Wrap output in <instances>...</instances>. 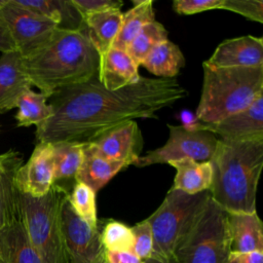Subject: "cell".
Listing matches in <instances>:
<instances>
[{
    "instance_id": "1",
    "label": "cell",
    "mask_w": 263,
    "mask_h": 263,
    "mask_svg": "<svg viewBox=\"0 0 263 263\" xmlns=\"http://www.w3.org/2000/svg\"><path fill=\"white\" fill-rule=\"evenodd\" d=\"M187 90L171 78H147L117 90H108L91 79L55 90L49 98L51 116L36 127L43 143L87 144L108 130L138 118H156V113L184 99Z\"/></svg>"
},
{
    "instance_id": "2",
    "label": "cell",
    "mask_w": 263,
    "mask_h": 263,
    "mask_svg": "<svg viewBox=\"0 0 263 263\" xmlns=\"http://www.w3.org/2000/svg\"><path fill=\"white\" fill-rule=\"evenodd\" d=\"M100 55L86 29H58L51 39L24 58L32 85L49 97L58 89L82 83L98 74Z\"/></svg>"
},
{
    "instance_id": "3",
    "label": "cell",
    "mask_w": 263,
    "mask_h": 263,
    "mask_svg": "<svg viewBox=\"0 0 263 263\" xmlns=\"http://www.w3.org/2000/svg\"><path fill=\"white\" fill-rule=\"evenodd\" d=\"M211 197L226 213H254L257 186L263 166V138L218 140L209 159Z\"/></svg>"
},
{
    "instance_id": "4",
    "label": "cell",
    "mask_w": 263,
    "mask_h": 263,
    "mask_svg": "<svg viewBox=\"0 0 263 263\" xmlns=\"http://www.w3.org/2000/svg\"><path fill=\"white\" fill-rule=\"evenodd\" d=\"M202 67L201 96L194 115L202 124H214L242 111L263 95V66Z\"/></svg>"
},
{
    "instance_id": "5",
    "label": "cell",
    "mask_w": 263,
    "mask_h": 263,
    "mask_svg": "<svg viewBox=\"0 0 263 263\" xmlns=\"http://www.w3.org/2000/svg\"><path fill=\"white\" fill-rule=\"evenodd\" d=\"M67 193L58 183L40 197L18 192L22 220L42 263H69L61 226V203Z\"/></svg>"
},
{
    "instance_id": "6",
    "label": "cell",
    "mask_w": 263,
    "mask_h": 263,
    "mask_svg": "<svg viewBox=\"0 0 263 263\" xmlns=\"http://www.w3.org/2000/svg\"><path fill=\"white\" fill-rule=\"evenodd\" d=\"M211 199L210 190L188 194L171 188L161 204L147 218L153 236L150 258L170 260Z\"/></svg>"
},
{
    "instance_id": "7",
    "label": "cell",
    "mask_w": 263,
    "mask_h": 263,
    "mask_svg": "<svg viewBox=\"0 0 263 263\" xmlns=\"http://www.w3.org/2000/svg\"><path fill=\"white\" fill-rule=\"evenodd\" d=\"M231 251L227 213L210 199L174 253L177 263H224Z\"/></svg>"
},
{
    "instance_id": "8",
    "label": "cell",
    "mask_w": 263,
    "mask_h": 263,
    "mask_svg": "<svg viewBox=\"0 0 263 263\" xmlns=\"http://www.w3.org/2000/svg\"><path fill=\"white\" fill-rule=\"evenodd\" d=\"M170 136L166 143L154 150L139 156L134 162L137 167L152 164L170 163L184 158L195 161H208L215 151L219 139L208 132L187 128L184 125L167 124Z\"/></svg>"
},
{
    "instance_id": "9",
    "label": "cell",
    "mask_w": 263,
    "mask_h": 263,
    "mask_svg": "<svg viewBox=\"0 0 263 263\" xmlns=\"http://www.w3.org/2000/svg\"><path fill=\"white\" fill-rule=\"evenodd\" d=\"M68 194L61 203V226L69 263H103L105 248L100 227H91L75 213Z\"/></svg>"
},
{
    "instance_id": "10",
    "label": "cell",
    "mask_w": 263,
    "mask_h": 263,
    "mask_svg": "<svg viewBox=\"0 0 263 263\" xmlns=\"http://www.w3.org/2000/svg\"><path fill=\"white\" fill-rule=\"evenodd\" d=\"M0 17L5 22L23 58L47 43L59 29L51 21L24 8L14 0H8L0 9Z\"/></svg>"
},
{
    "instance_id": "11",
    "label": "cell",
    "mask_w": 263,
    "mask_h": 263,
    "mask_svg": "<svg viewBox=\"0 0 263 263\" xmlns=\"http://www.w3.org/2000/svg\"><path fill=\"white\" fill-rule=\"evenodd\" d=\"M86 146L92 153L104 159L130 165L140 156L143 138L138 123L129 120L108 130Z\"/></svg>"
},
{
    "instance_id": "12",
    "label": "cell",
    "mask_w": 263,
    "mask_h": 263,
    "mask_svg": "<svg viewBox=\"0 0 263 263\" xmlns=\"http://www.w3.org/2000/svg\"><path fill=\"white\" fill-rule=\"evenodd\" d=\"M53 184V146L50 143L38 142L29 160L17 170L15 186L18 192L40 197L45 195Z\"/></svg>"
},
{
    "instance_id": "13",
    "label": "cell",
    "mask_w": 263,
    "mask_h": 263,
    "mask_svg": "<svg viewBox=\"0 0 263 263\" xmlns=\"http://www.w3.org/2000/svg\"><path fill=\"white\" fill-rule=\"evenodd\" d=\"M196 129L218 135L223 141H246L263 138V95L247 109L214 124L199 123Z\"/></svg>"
},
{
    "instance_id": "14",
    "label": "cell",
    "mask_w": 263,
    "mask_h": 263,
    "mask_svg": "<svg viewBox=\"0 0 263 263\" xmlns=\"http://www.w3.org/2000/svg\"><path fill=\"white\" fill-rule=\"evenodd\" d=\"M203 66L211 68L263 66V40L252 35L224 40L203 62Z\"/></svg>"
},
{
    "instance_id": "15",
    "label": "cell",
    "mask_w": 263,
    "mask_h": 263,
    "mask_svg": "<svg viewBox=\"0 0 263 263\" xmlns=\"http://www.w3.org/2000/svg\"><path fill=\"white\" fill-rule=\"evenodd\" d=\"M31 86L23 55L17 50L3 52L0 57V114L16 108L18 98Z\"/></svg>"
},
{
    "instance_id": "16",
    "label": "cell",
    "mask_w": 263,
    "mask_h": 263,
    "mask_svg": "<svg viewBox=\"0 0 263 263\" xmlns=\"http://www.w3.org/2000/svg\"><path fill=\"white\" fill-rule=\"evenodd\" d=\"M139 64L126 50L111 47L100 57L98 79L108 90H117L136 83L141 78Z\"/></svg>"
},
{
    "instance_id": "17",
    "label": "cell",
    "mask_w": 263,
    "mask_h": 263,
    "mask_svg": "<svg viewBox=\"0 0 263 263\" xmlns=\"http://www.w3.org/2000/svg\"><path fill=\"white\" fill-rule=\"evenodd\" d=\"M231 251L263 252L262 222L254 213H227Z\"/></svg>"
},
{
    "instance_id": "18",
    "label": "cell",
    "mask_w": 263,
    "mask_h": 263,
    "mask_svg": "<svg viewBox=\"0 0 263 263\" xmlns=\"http://www.w3.org/2000/svg\"><path fill=\"white\" fill-rule=\"evenodd\" d=\"M0 263H42L21 219L0 229Z\"/></svg>"
},
{
    "instance_id": "19",
    "label": "cell",
    "mask_w": 263,
    "mask_h": 263,
    "mask_svg": "<svg viewBox=\"0 0 263 263\" xmlns=\"http://www.w3.org/2000/svg\"><path fill=\"white\" fill-rule=\"evenodd\" d=\"M18 5L54 23L63 30L85 28L83 18L71 0H14Z\"/></svg>"
},
{
    "instance_id": "20",
    "label": "cell",
    "mask_w": 263,
    "mask_h": 263,
    "mask_svg": "<svg viewBox=\"0 0 263 263\" xmlns=\"http://www.w3.org/2000/svg\"><path fill=\"white\" fill-rule=\"evenodd\" d=\"M128 166L126 163L104 159L92 153L84 145L83 160L75 176L76 182L88 186L95 193L102 189L122 168Z\"/></svg>"
},
{
    "instance_id": "21",
    "label": "cell",
    "mask_w": 263,
    "mask_h": 263,
    "mask_svg": "<svg viewBox=\"0 0 263 263\" xmlns=\"http://www.w3.org/2000/svg\"><path fill=\"white\" fill-rule=\"evenodd\" d=\"M176 168L173 189L188 194H196L210 190L212 184V166L210 161H195L184 158L168 163Z\"/></svg>"
},
{
    "instance_id": "22",
    "label": "cell",
    "mask_w": 263,
    "mask_h": 263,
    "mask_svg": "<svg viewBox=\"0 0 263 263\" xmlns=\"http://www.w3.org/2000/svg\"><path fill=\"white\" fill-rule=\"evenodd\" d=\"M122 14L120 10H110L90 14L83 20L87 35L100 57L113 46L121 27Z\"/></svg>"
},
{
    "instance_id": "23",
    "label": "cell",
    "mask_w": 263,
    "mask_h": 263,
    "mask_svg": "<svg viewBox=\"0 0 263 263\" xmlns=\"http://www.w3.org/2000/svg\"><path fill=\"white\" fill-rule=\"evenodd\" d=\"M185 65L184 55L177 44L168 39L157 45L141 63L146 70L159 78H175Z\"/></svg>"
},
{
    "instance_id": "24",
    "label": "cell",
    "mask_w": 263,
    "mask_h": 263,
    "mask_svg": "<svg viewBox=\"0 0 263 263\" xmlns=\"http://www.w3.org/2000/svg\"><path fill=\"white\" fill-rule=\"evenodd\" d=\"M134 6L122 14V22L119 33L112 47L126 50L129 43L148 23L155 21L153 1H133Z\"/></svg>"
},
{
    "instance_id": "25",
    "label": "cell",
    "mask_w": 263,
    "mask_h": 263,
    "mask_svg": "<svg viewBox=\"0 0 263 263\" xmlns=\"http://www.w3.org/2000/svg\"><path fill=\"white\" fill-rule=\"evenodd\" d=\"M50 97L44 92H36L32 89L26 90L17 100V112L14 116L16 126H39L52 114V109L47 100Z\"/></svg>"
},
{
    "instance_id": "26",
    "label": "cell",
    "mask_w": 263,
    "mask_h": 263,
    "mask_svg": "<svg viewBox=\"0 0 263 263\" xmlns=\"http://www.w3.org/2000/svg\"><path fill=\"white\" fill-rule=\"evenodd\" d=\"M82 143L59 142L52 144L54 159V183L75 178L83 160Z\"/></svg>"
},
{
    "instance_id": "27",
    "label": "cell",
    "mask_w": 263,
    "mask_h": 263,
    "mask_svg": "<svg viewBox=\"0 0 263 263\" xmlns=\"http://www.w3.org/2000/svg\"><path fill=\"white\" fill-rule=\"evenodd\" d=\"M167 40V31L156 20L146 24L126 48L128 54L139 64L160 43Z\"/></svg>"
},
{
    "instance_id": "28",
    "label": "cell",
    "mask_w": 263,
    "mask_h": 263,
    "mask_svg": "<svg viewBox=\"0 0 263 263\" xmlns=\"http://www.w3.org/2000/svg\"><path fill=\"white\" fill-rule=\"evenodd\" d=\"M18 168L0 175V229L21 219L18 191L15 186Z\"/></svg>"
},
{
    "instance_id": "29",
    "label": "cell",
    "mask_w": 263,
    "mask_h": 263,
    "mask_svg": "<svg viewBox=\"0 0 263 263\" xmlns=\"http://www.w3.org/2000/svg\"><path fill=\"white\" fill-rule=\"evenodd\" d=\"M69 201L75 213L93 228L99 227L96 205V193L85 184L76 182L71 193L68 194Z\"/></svg>"
},
{
    "instance_id": "30",
    "label": "cell",
    "mask_w": 263,
    "mask_h": 263,
    "mask_svg": "<svg viewBox=\"0 0 263 263\" xmlns=\"http://www.w3.org/2000/svg\"><path fill=\"white\" fill-rule=\"evenodd\" d=\"M102 243L106 251H130L134 235L130 227L119 221H108L101 230Z\"/></svg>"
},
{
    "instance_id": "31",
    "label": "cell",
    "mask_w": 263,
    "mask_h": 263,
    "mask_svg": "<svg viewBox=\"0 0 263 263\" xmlns=\"http://www.w3.org/2000/svg\"><path fill=\"white\" fill-rule=\"evenodd\" d=\"M130 229L134 235V243L130 251L141 260L145 261L151 257L153 249V236L150 224L145 219L130 227Z\"/></svg>"
},
{
    "instance_id": "32",
    "label": "cell",
    "mask_w": 263,
    "mask_h": 263,
    "mask_svg": "<svg viewBox=\"0 0 263 263\" xmlns=\"http://www.w3.org/2000/svg\"><path fill=\"white\" fill-rule=\"evenodd\" d=\"M221 9L236 12L254 22L263 23V1L261 0H223Z\"/></svg>"
},
{
    "instance_id": "33",
    "label": "cell",
    "mask_w": 263,
    "mask_h": 263,
    "mask_svg": "<svg viewBox=\"0 0 263 263\" xmlns=\"http://www.w3.org/2000/svg\"><path fill=\"white\" fill-rule=\"evenodd\" d=\"M75 8L84 20L86 16L95 13L120 10L123 2L120 0H71Z\"/></svg>"
},
{
    "instance_id": "34",
    "label": "cell",
    "mask_w": 263,
    "mask_h": 263,
    "mask_svg": "<svg viewBox=\"0 0 263 263\" xmlns=\"http://www.w3.org/2000/svg\"><path fill=\"white\" fill-rule=\"evenodd\" d=\"M223 0H175L173 9L179 14H194L202 11L221 9Z\"/></svg>"
},
{
    "instance_id": "35",
    "label": "cell",
    "mask_w": 263,
    "mask_h": 263,
    "mask_svg": "<svg viewBox=\"0 0 263 263\" xmlns=\"http://www.w3.org/2000/svg\"><path fill=\"white\" fill-rule=\"evenodd\" d=\"M103 263H144L132 251H106Z\"/></svg>"
},
{
    "instance_id": "36",
    "label": "cell",
    "mask_w": 263,
    "mask_h": 263,
    "mask_svg": "<svg viewBox=\"0 0 263 263\" xmlns=\"http://www.w3.org/2000/svg\"><path fill=\"white\" fill-rule=\"evenodd\" d=\"M23 164L22 154L12 149L0 154V175H3L10 170L18 168Z\"/></svg>"
},
{
    "instance_id": "37",
    "label": "cell",
    "mask_w": 263,
    "mask_h": 263,
    "mask_svg": "<svg viewBox=\"0 0 263 263\" xmlns=\"http://www.w3.org/2000/svg\"><path fill=\"white\" fill-rule=\"evenodd\" d=\"M224 263H263V252L230 251Z\"/></svg>"
},
{
    "instance_id": "38",
    "label": "cell",
    "mask_w": 263,
    "mask_h": 263,
    "mask_svg": "<svg viewBox=\"0 0 263 263\" xmlns=\"http://www.w3.org/2000/svg\"><path fill=\"white\" fill-rule=\"evenodd\" d=\"M13 50H16L14 41L5 22L0 17V51L3 53Z\"/></svg>"
},
{
    "instance_id": "39",
    "label": "cell",
    "mask_w": 263,
    "mask_h": 263,
    "mask_svg": "<svg viewBox=\"0 0 263 263\" xmlns=\"http://www.w3.org/2000/svg\"><path fill=\"white\" fill-rule=\"evenodd\" d=\"M144 263H177V262H176V260L174 258H172L170 260H165V261L156 260V259H153V258H148L147 260L144 261Z\"/></svg>"
},
{
    "instance_id": "40",
    "label": "cell",
    "mask_w": 263,
    "mask_h": 263,
    "mask_svg": "<svg viewBox=\"0 0 263 263\" xmlns=\"http://www.w3.org/2000/svg\"><path fill=\"white\" fill-rule=\"evenodd\" d=\"M8 0H0V9L6 4V2H7Z\"/></svg>"
}]
</instances>
